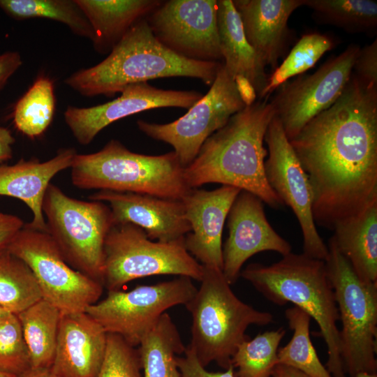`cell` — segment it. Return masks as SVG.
<instances>
[{
    "instance_id": "40",
    "label": "cell",
    "mask_w": 377,
    "mask_h": 377,
    "mask_svg": "<svg viewBox=\"0 0 377 377\" xmlns=\"http://www.w3.org/2000/svg\"><path fill=\"white\" fill-rule=\"evenodd\" d=\"M22 64V59L18 52L8 51L0 54V90Z\"/></svg>"
},
{
    "instance_id": "13",
    "label": "cell",
    "mask_w": 377,
    "mask_h": 377,
    "mask_svg": "<svg viewBox=\"0 0 377 377\" xmlns=\"http://www.w3.org/2000/svg\"><path fill=\"white\" fill-rule=\"evenodd\" d=\"M360 50L359 45L351 44L313 74L279 87L270 103L289 140L341 96L352 75Z\"/></svg>"
},
{
    "instance_id": "27",
    "label": "cell",
    "mask_w": 377,
    "mask_h": 377,
    "mask_svg": "<svg viewBox=\"0 0 377 377\" xmlns=\"http://www.w3.org/2000/svg\"><path fill=\"white\" fill-rule=\"evenodd\" d=\"M138 346L144 377H181L177 357L186 347L168 313L159 318Z\"/></svg>"
},
{
    "instance_id": "2",
    "label": "cell",
    "mask_w": 377,
    "mask_h": 377,
    "mask_svg": "<svg viewBox=\"0 0 377 377\" xmlns=\"http://www.w3.org/2000/svg\"><path fill=\"white\" fill-rule=\"evenodd\" d=\"M274 116L267 99L256 101L232 115L204 142L184 168L187 186L195 188L209 183L221 184L250 192L272 208L284 205L269 186L265 173V135Z\"/></svg>"
},
{
    "instance_id": "25",
    "label": "cell",
    "mask_w": 377,
    "mask_h": 377,
    "mask_svg": "<svg viewBox=\"0 0 377 377\" xmlns=\"http://www.w3.org/2000/svg\"><path fill=\"white\" fill-rule=\"evenodd\" d=\"M332 236L357 275L377 284V202L359 215L337 223Z\"/></svg>"
},
{
    "instance_id": "42",
    "label": "cell",
    "mask_w": 377,
    "mask_h": 377,
    "mask_svg": "<svg viewBox=\"0 0 377 377\" xmlns=\"http://www.w3.org/2000/svg\"><path fill=\"white\" fill-rule=\"evenodd\" d=\"M15 141V140L10 130L0 126V163L12 158V145Z\"/></svg>"
},
{
    "instance_id": "43",
    "label": "cell",
    "mask_w": 377,
    "mask_h": 377,
    "mask_svg": "<svg viewBox=\"0 0 377 377\" xmlns=\"http://www.w3.org/2000/svg\"><path fill=\"white\" fill-rule=\"evenodd\" d=\"M272 377H309L304 373L290 367L276 364L273 369Z\"/></svg>"
},
{
    "instance_id": "18",
    "label": "cell",
    "mask_w": 377,
    "mask_h": 377,
    "mask_svg": "<svg viewBox=\"0 0 377 377\" xmlns=\"http://www.w3.org/2000/svg\"><path fill=\"white\" fill-rule=\"evenodd\" d=\"M238 188L222 185L212 191L191 188L182 199L191 231L184 237L188 252L203 266L223 269L222 233Z\"/></svg>"
},
{
    "instance_id": "24",
    "label": "cell",
    "mask_w": 377,
    "mask_h": 377,
    "mask_svg": "<svg viewBox=\"0 0 377 377\" xmlns=\"http://www.w3.org/2000/svg\"><path fill=\"white\" fill-rule=\"evenodd\" d=\"M217 22L224 67L234 80L246 78L260 97L267 82L266 67L248 42L232 0L217 1Z\"/></svg>"
},
{
    "instance_id": "3",
    "label": "cell",
    "mask_w": 377,
    "mask_h": 377,
    "mask_svg": "<svg viewBox=\"0 0 377 377\" xmlns=\"http://www.w3.org/2000/svg\"><path fill=\"white\" fill-rule=\"evenodd\" d=\"M222 65L221 61L191 59L171 51L155 38L145 18L102 61L74 72L64 82L89 97L113 96L128 85L161 77H193L211 86Z\"/></svg>"
},
{
    "instance_id": "17",
    "label": "cell",
    "mask_w": 377,
    "mask_h": 377,
    "mask_svg": "<svg viewBox=\"0 0 377 377\" xmlns=\"http://www.w3.org/2000/svg\"><path fill=\"white\" fill-rule=\"evenodd\" d=\"M228 237L223 247L222 272L232 285L244 263L253 255L266 251L285 256L290 244L280 236L267 219L263 202L256 195L241 191L227 216Z\"/></svg>"
},
{
    "instance_id": "12",
    "label": "cell",
    "mask_w": 377,
    "mask_h": 377,
    "mask_svg": "<svg viewBox=\"0 0 377 377\" xmlns=\"http://www.w3.org/2000/svg\"><path fill=\"white\" fill-rule=\"evenodd\" d=\"M245 107L235 80L223 63L207 93L182 117L168 124L140 119L137 125L149 138L170 145L185 168L195 158L204 142Z\"/></svg>"
},
{
    "instance_id": "14",
    "label": "cell",
    "mask_w": 377,
    "mask_h": 377,
    "mask_svg": "<svg viewBox=\"0 0 377 377\" xmlns=\"http://www.w3.org/2000/svg\"><path fill=\"white\" fill-rule=\"evenodd\" d=\"M265 142L268 147V158L265 161L267 182L283 205L291 208L297 217L303 237V253L326 261L328 249L313 219L308 176L276 116L268 126Z\"/></svg>"
},
{
    "instance_id": "6",
    "label": "cell",
    "mask_w": 377,
    "mask_h": 377,
    "mask_svg": "<svg viewBox=\"0 0 377 377\" xmlns=\"http://www.w3.org/2000/svg\"><path fill=\"white\" fill-rule=\"evenodd\" d=\"M200 281V288L185 306L192 317L188 347L203 367L214 362L227 369L238 346L249 339L247 328L269 325L273 316L240 300L221 269L203 266Z\"/></svg>"
},
{
    "instance_id": "44",
    "label": "cell",
    "mask_w": 377,
    "mask_h": 377,
    "mask_svg": "<svg viewBox=\"0 0 377 377\" xmlns=\"http://www.w3.org/2000/svg\"><path fill=\"white\" fill-rule=\"evenodd\" d=\"M17 377H55L50 369H30Z\"/></svg>"
},
{
    "instance_id": "4",
    "label": "cell",
    "mask_w": 377,
    "mask_h": 377,
    "mask_svg": "<svg viewBox=\"0 0 377 377\" xmlns=\"http://www.w3.org/2000/svg\"><path fill=\"white\" fill-rule=\"evenodd\" d=\"M240 276L272 303L282 306L291 302L314 319L327 348V369L332 377H346L340 350L339 311L325 261L290 252L269 265L251 263Z\"/></svg>"
},
{
    "instance_id": "29",
    "label": "cell",
    "mask_w": 377,
    "mask_h": 377,
    "mask_svg": "<svg viewBox=\"0 0 377 377\" xmlns=\"http://www.w3.org/2000/svg\"><path fill=\"white\" fill-rule=\"evenodd\" d=\"M285 316L293 334L285 346L279 348L277 364L290 367L309 377H332L320 362L310 339V316L295 306L287 309Z\"/></svg>"
},
{
    "instance_id": "33",
    "label": "cell",
    "mask_w": 377,
    "mask_h": 377,
    "mask_svg": "<svg viewBox=\"0 0 377 377\" xmlns=\"http://www.w3.org/2000/svg\"><path fill=\"white\" fill-rule=\"evenodd\" d=\"M336 42L331 36L317 32L302 36L283 61L268 76L265 88L259 99L267 97L288 80L313 67L320 58L332 50Z\"/></svg>"
},
{
    "instance_id": "9",
    "label": "cell",
    "mask_w": 377,
    "mask_h": 377,
    "mask_svg": "<svg viewBox=\"0 0 377 377\" xmlns=\"http://www.w3.org/2000/svg\"><path fill=\"white\" fill-rule=\"evenodd\" d=\"M184 237L153 241L134 224H113L104 244L103 286L117 290L131 281L154 275H177L200 281L203 265L188 252Z\"/></svg>"
},
{
    "instance_id": "28",
    "label": "cell",
    "mask_w": 377,
    "mask_h": 377,
    "mask_svg": "<svg viewBox=\"0 0 377 377\" xmlns=\"http://www.w3.org/2000/svg\"><path fill=\"white\" fill-rule=\"evenodd\" d=\"M0 9L16 20L48 19L64 24L78 36L94 38L90 23L75 0H0Z\"/></svg>"
},
{
    "instance_id": "22",
    "label": "cell",
    "mask_w": 377,
    "mask_h": 377,
    "mask_svg": "<svg viewBox=\"0 0 377 377\" xmlns=\"http://www.w3.org/2000/svg\"><path fill=\"white\" fill-rule=\"evenodd\" d=\"M76 154L73 148H65L43 162L37 158L21 159L13 165H0V195L22 200L32 212L33 219L25 226L47 232L42 209L45 193L51 179L71 168Z\"/></svg>"
},
{
    "instance_id": "35",
    "label": "cell",
    "mask_w": 377,
    "mask_h": 377,
    "mask_svg": "<svg viewBox=\"0 0 377 377\" xmlns=\"http://www.w3.org/2000/svg\"><path fill=\"white\" fill-rule=\"evenodd\" d=\"M31 369L30 355L16 314L0 320V372L17 377Z\"/></svg>"
},
{
    "instance_id": "47",
    "label": "cell",
    "mask_w": 377,
    "mask_h": 377,
    "mask_svg": "<svg viewBox=\"0 0 377 377\" xmlns=\"http://www.w3.org/2000/svg\"><path fill=\"white\" fill-rule=\"evenodd\" d=\"M0 377H17L15 375L0 372Z\"/></svg>"
},
{
    "instance_id": "39",
    "label": "cell",
    "mask_w": 377,
    "mask_h": 377,
    "mask_svg": "<svg viewBox=\"0 0 377 377\" xmlns=\"http://www.w3.org/2000/svg\"><path fill=\"white\" fill-rule=\"evenodd\" d=\"M24 226L17 216L0 212V250L7 247Z\"/></svg>"
},
{
    "instance_id": "11",
    "label": "cell",
    "mask_w": 377,
    "mask_h": 377,
    "mask_svg": "<svg viewBox=\"0 0 377 377\" xmlns=\"http://www.w3.org/2000/svg\"><path fill=\"white\" fill-rule=\"evenodd\" d=\"M196 291L191 278L178 276L127 292L108 290L105 298L89 306L85 312L105 333L117 334L136 347L168 309L186 306Z\"/></svg>"
},
{
    "instance_id": "20",
    "label": "cell",
    "mask_w": 377,
    "mask_h": 377,
    "mask_svg": "<svg viewBox=\"0 0 377 377\" xmlns=\"http://www.w3.org/2000/svg\"><path fill=\"white\" fill-rule=\"evenodd\" d=\"M106 342L107 333L86 312L61 314L50 371L55 377H96Z\"/></svg>"
},
{
    "instance_id": "23",
    "label": "cell",
    "mask_w": 377,
    "mask_h": 377,
    "mask_svg": "<svg viewBox=\"0 0 377 377\" xmlns=\"http://www.w3.org/2000/svg\"><path fill=\"white\" fill-rule=\"evenodd\" d=\"M94 32L92 44L99 54H109L126 33L146 18L162 1L75 0Z\"/></svg>"
},
{
    "instance_id": "19",
    "label": "cell",
    "mask_w": 377,
    "mask_h": 377,
    "mask_svg": "<svg viewBox=\"0 0 377 377\" xmlns=\"http://www.w3.org/2000/svg\"><path fill=\"white\" fill-rule=\"evenodd\" d=\"M90 200L106 203L114 224L130 223L142 228L151 240L168 242L191 231L182 200L149 194L101 190Z\"/></svg>"
},
{
    "instance_id": "16",
    "label": "cell",
    "mask_w": 377,
    "mask_h": 377,
    "mask_svg": "<svg viewBox=\"0 0 377 377\" xmlns=\"http://www.w3.org/2000/svg\"><path fill=\"white\" fill-rule=\"evenodd\" d=\"M120 93L117 98L98 105L67 107L64 121L79 144L89 145L103 128L124 117L159 108L188 110L203 96L196 91L159 89L148 82L128 85Z\"/></svg>"
},
{
    "instance_id": "26",
    "label": "cell",
    "mask_w": 377,
    "mask_h": 377,
    "mask_svg": "<svg viewBox=\"0 0 377 377\" xmlns=\"http://www.w3.org/2000/svg\"><path fill=\"white\" fill-rule=\"evenodd\" d=\"M16 315L30 355L31 369H50L55 355L61 313L40 299Z\"/></svg>"
},
{
    "instance_id": "31",
    "label": "cell",
    "mask_w": 377,
    "mask_h": 377,
    "mask_svg": "<svg viewBox=\"0 0 377 377\" xmlns=\"http://www.w3.org/2000/svg\"><path fill=\"white\" fill-rule=\"evenodd\" d=\"M42 299L29 267L7 248L0 250V308L17 314Z\"/></svg>"
},
{
    "instance_id": "37",
    "label": "cell",
    "mask_w": 377,
    "mask_h": 377,
    "mask_svg": "<svg viewBox=\"0 0 377 377\" xmlns=\"http://www.w3.org/2000/svg\"><path fill=\"white\" fill-rule=\"evenodd\" d=\"M353 75L364 84L377 88V40L360 48L353 68Z\"/></svg>"
},
{
    "instance_id": "41",
    "label": "cell",
    "mask_w": 377,
    "mask_h": 377,
    "mask_svg": "<svg viewBox=\"0 0 377 377\" xmlns=\"http://www.w3.org/2000/svg\"><path fill=\"white\" fill-rule=\"evenodd\" d=\"M235 84L239 94L246 106L253 104L257 98L255 89L250 82L242 76L235 78Z\"/></svg>"
},
{
    "instance_id": "15",
    "label": "cell",
    "mask_w": 377,
    "mask_h": 377,
    "mask_svg": "<svg viewBox=\"0 0 377 377\" xmlns=\"http://www.w3.org/2000/svg\"><path fill=\"white\" fill-rule=\"evenodd\" d=\"M146 20L155 38L175 53L198 61L222 59L217 0L162 1Z\"/></svg>"
},
{
    "instance_id": "30",
    "label": "cell",
    "mask_w": 377,
    "mask_h": 377,
    "mask_svg": "<svg viewBox=\"0 0 377 377\" xmlns=\"http://www.w3.org/2000/svg\"><path fill=\"white\" fill-rule=\"evenodd\" d=\"M55 103L53 81L40 75L15 105V126L29 138L40 137L53 119Z\"/></svg>"
},
{
    "instance_id": "45",
    "label": "cell",
    "mask_w": 377,
    "mask_h": 377,
    "mask_svg": "<svg viewBox=\"0 0 377 377\" xmlns=\"http://www.w3.org/2000/svg\"><path fill=\"white\" fill-rule=\"evenodd\" d=\"M355 377H377V374L360 373Z\"/></svg>"
},
{
    "instance_id": "36",
    "label": "cell",
    "mask_w": 377,
    "mask_h": 377,
    "mask_svg": "<svg viewBox=\"0 0 377 377\" xmlns=\"http://www.w3.org/2000/svg\"><path fill=\"white\" fill-rule=\"evenodd\" d=\"M138 350L114 334H107L104 358L96 377H142Z\"/></svg>"
},
{
    "instance_id": "21",
    "label": "cell",
    "mask_w": 377,
    "mask_h": 377,
    "mask_svg": "<svg viewBox=\"0 0 377 377\" xmlns=\"http://www.w3.org/2000/svg\"><path fill=\"white\" fill-rule=\"evenodd\" d=\"M245 36L265 67L274 71L286 52L291 14L304 6V0H233Z\"/></svg>"
},
{
    "instance_id": "32",
    "label": "cell",
    "mask_w": 377,
    "mask_h": 377,
    "mask_svg": "<svg viewBox=\"0 0 377 377\" xmlns=\"http://www.w3.org/2000/svg\"><path fill=\"white\" fill-rule=\"evenodd\" d=\"M316 18L351 33L369 32L377 27V2L371 0H304Z\"/></svg>"
},
{
    "instance_id": "10",
    "label": "cell",
    "mask_w": 377,
    "mask_h": 377,
    "mask_svg": "<svg viewBox=\"0 0 377 377\" xmlns=\"http://www.w3.org/2000/svg\"><path fill=\"white\" fill-rule=\"evenodd\" d=\"M6 248L29 267L42 299L61 314L85 312L102 295L103 286L73 268L46 232L24 225Z\"/></svg>"
},
{
    "instance_id": "5",
    "label": "cell",
    "mask_w": 377,
    "mask_h": 377,
    "mask_svg": "<svg viewBox=\"0 0 377 377\" xmlns=\"http://www.w3.org/2000/svg\"><path fill=\"white\" fill-rule=\"evenodd\" d=\"M71 177L74 186L149 194L182 200L191 189L174 151L151 156L131 151L117 140L97 152L76 154Z\"/></svg>"
},
{
    "instance_id": "8",
    "label": "cell",
    "mask_w": 377,
    "mask_h": 377,
    "mask_svg": "<svg viewBox=\"0 0 377 377\" xmlns=\"http://www.w3.org/2000/svg\"><path fill=\"white\" fill-rule=\"evenodd\" d=\"M42 209L47 232L66 261L103 285L104 244L114 224L110 207L101 201L69 197L50 183Z\"/></svg>"
},
{
    "instance_id": "1",
    "label": "cell",
    "mask_w": 377,
    "mask_h": 377,
    "mask_svg": "<svg viewBox=\"0 0 377 377\" xmlns=\"http://www.w3.org/2000/svg\"><path fill=\"white\" fill-rule=\"evenodd\" d=\"M289 142L309 180L316 225L332 230L377 202V88L352 73L338 100Z\"/></svg>"
},
{
    "instance_id": "7",
    "label": "cell",
    "mask_w": 377,
    "mask_h": 377,
    "mask_svg": "<svg viewBox=\"0 0 377 377\" xmlns=\"http://www.w3.org/2000/svg\"><path fill=\"white\" fill-rule=\"evenodd\" d=\"M327 274L334 290L339 320L340 350L345 372L377 374V284L362 281L331 237Z\"/></svg>"
},
{
    "instance_id": "38",
    "label": "cell",
    "mask_w": 377,
    "mask_h": 377,
    "mask_svg": "<svg viewBox=\"0 0 377 377\" xmlns=\"http://www.w3.org/2000/svg\"><path fill=\"white\" fill-rule=\"evenodd\" d=\"M177 363L181 377H237L232 365L223 372L208 371L188 346L186 348L184 356L177 357Z\"/></svg>"
},
{
    "instance_id": "46",
    "label": "cell",
    "mask_w": 377,
    "mask_h": 377,
    "mask_svg": "<svg viewBox=\"0 0 377 377\" xmlns=\"http://www.w3.org/2000/svg\"><path fill=\"white\" fill-rule=\"evenodd\" d=\"M9 313L8 311L0 308V320L8 316Z\"/></svg>"
},
{
    "instance_id": "34",
    "label": "cell",
    "mask_w": 377,
    "mask_h": 377,
    "mask_svg": "<svg viewBox=\"0 0 377 377\" xmlns=\"http://www.w3.org/2000/svg\"><path fill=\"white\" fill-rule=\"evenodd\" d=\"M286 334L282 327L259 334L243 341L231 359L237 377H271L277 364V353Z\"/></svg>"
}]
</instances>
